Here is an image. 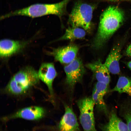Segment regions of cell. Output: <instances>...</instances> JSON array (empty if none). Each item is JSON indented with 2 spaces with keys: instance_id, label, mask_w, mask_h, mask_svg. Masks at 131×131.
<instances>
[{
  "instance_id": "obj_1",
  "label": "cell",
  "mask_w": 131,
  "mask_h": 131,
  "mask_svg": "<svg viewBox=\"0 0 131 131\" xmlns=\"http://www.w3.org/2000/svg\"><path fill=\"white\" fill-rule=\"evenodd\" d=\"M124 19L123 12L118 7L110 6L101 15L97 33L92 43L95 49L102 47L120 27Z\"/></svg>"
},
{
  "instance_id": "obj_2",
  "label": "cell",
  "mask_w": 131,
  "mask_h": 131,
  "mask_svg": "<svg viewBox=\"0 0 131 131\" xmlns=\"http://www.w3.org/2000/svg\"><path fill=\"white\" fill-rule=\"evenodd\" d=\"M70 0H63L54 4L37 3L33 4L2 15L0 19H3L17 16L35 18L51 14L61 17L66 13V7Z\"/></svg>"
},
{
  "instance_id": "obj_3",
  "label": "cell",
  "mask_w": 131,
  "mask_h": 131,
  "mask_svg": "<svg viewBox=\"0 0 131 131\" xmlns=\"http://www.w3.org/2000/svg\"><path fill=\"white\" fill-rule=\"evenodd\" d=\"M38 72L31 66L22 69L12 77L4 89L7 93L18 95L26 93L39 80Z\"/></svg>"
},
{
  "instance_id": "obj_4",
  "label": "cell",
  "mask_w": 131,
  "mask_h": 131,
  "mask_svg": "<svg viewBox=\"0 0 131 131\" xmlns=\"http://www.w3.org/2000/svg\"><path fill=\"white\" fill-rule=\"evenodd\" d=\"M95 6L81 1L75 4L70 14L68 22L71 27L81 28L85 30L90 28Z\"/></svg>"
},
{
  "instance_id": "obj_5",
  "label": "cell",
  "mask_w": 131,
  "mask_h": 131,
  "mask_svg": "<svg viewBox=\"0 0 131 131\" xmlns=\"http://www.w3.org/2000/svg\"><path fill=\"white\" fill-rule=\"evenodd\" d=\"M77 105L80 111L79 119L83 131H97L94 114L95 104L91 97L79 100Z\"/></svg>"
},
{
  "instance_id": "obj_6",
  "label": "cell",
  "mask_w": 131,
  "mask_h": 131,
  "mask_svg": "<svg viewBox=\"0 0 131 131\" xmlns=\"http://www.w3.org/2000/svg\"><path fill=\"white\" fill-rule=\"evenodd\" d=\"M64 70L66 75V83L70 87H73L81 81L85 72L82 60L77 57L65 66Z\"/></svg>"
},
{
  "instance_id": "obj_7",
  "label": "cell",
  "mask_w": 131,
  "mask_h": 131,
  "mask_svg": "<svg viewBox=\"0 0 131 131\" xmlns=\"http://www.w3.org/2000/svg\"><path fill=\"white\" fill-rule=\"evenodd\" d=\"M79 49L78 46L72 44L54 49L48 53L53 56L56 61L62 64H68L76 58Z\"/></svg>"
},
{
  "instance_id": "obj_8",
  "label": "cell",
  "mask_w": 131,
  "mask_h": 131,
  "mask_svg": "<svg viewBox=\"0 0 131 131\" xmlns=\"http://www.w3.org/2000/svg\"><path fill=\"white\" fill-rule=\"evenodd\" d=\"M45 114V111L42 107L33 106L21 109L12 115L4 117L3 119L6 121L21 118L29 120H37L43 117Z\"/></svg>"
},
{
  "instance_id": "obj_9",
  "label": "cell",
  "mask_w": 131,
  "mask_h": 131,
  "mask_svg": "<svg viewBox=\"0 0 131 131\" xmlns=\"http://www.w3.org/2000/svg\"><path fill=\"white\" fill-rule=\"evenodd\" d=\"M56 128L57 131H81L76 115L68 106H65V113Z\"/></svg>"
},
{
  "instance_id": "obj_10",
  "label": "cell",
  "mask_w": 131,
  "mask_h": 131,
  "mask_svg": "<svg viewBox=\"0 0 131 131\" xmlns=\"http://www.w3.org/2000/svg\"><path fill=\"white\" fill-rule=\"evenodd\" d=\"M38 74L39 79L46 85L50 94L53 96V82L57 74L54 64L52 63H42L39 68Z\"/></svg>"
},
{
  "instance_id": "obj_11",
  "label": "cell",
  "mask_w": 131,
  "mask_h": 131,
  "mask_svg": "<svg viewBox=\"0 0 131 131\" xmlns=\"http://www.w3.org/2000/svg\"><path fill=\"white\" fill-rule=\"evenodd\" d=\"M27 42L9 39L1 40L0 42V56L2 58L10 57L18 52L27 45Z\"/></svg>"
},
{
  "instance_id": "obj_12",
  "label": "cell",
  "mask_w": 131,
  "mask_h": 131,
  "mask_svg": "<svg viewBox=\"0 0 131 131\" xmlns=\"http://www.w3.org/2000/svg\"><path fill=\"white\" fill-rule=\"evenodd\" d=\"M121 44L118 43L111 49L104 63L110 73L114 74H119L120 72L119 61L122 56Z\"/></svg>"
},
{
  "instance_id": "obj_13",
  "label": "cell",
  "mask_w": 131,
  "mask_h": 131,
  "mask_svg": "<svg viewBox=\"0 0 131 131\" xmlns=\"http://www.w3.org/2000/svg\"><path fill=\"white\" fill-rule=\"evenodd\" d=\"M86 66L91 71L97 82L108 85L110 80V73L104 63L100 59L88 63Z\"/></svg>"
},
{
  "instance_id": "obj_14",
  "label": "cell",
  "mask_w": 131,
  "mask_h": 131,
  "mask_svg": "<svg viewBox=\"0 0 131 131\" xmlns=\"http://www.w3.org/2000/svg\"><path fill=\"white\" fill-rule=\"evenodd\" d=\"M99 127L101 131H129L126 123L114 111H112L109 115L108 122L99 124Z\"/></svg>"
},
{
  "instance_id": "obj_15",
  "label": "cell",
  "mask_w": 131,
  "mask_h": 131,
  "mask_svg": "<svg viewBox=\"0 0 131 131\" xmlns=\"http://www.w3.org/2000/svg\"><path fill=\"white\" fill-rule=\"evenodd\" d=\"M85 30L80 27H70L66 30L64 34L55 41L63 40L72 41L77 39H82L85 36Z\"/></svg>"
},
{
  "instance_id": "obj_16",
  "label": "cell",
  "mask_w": 131,
  "mask_h": 131,
  "mask_svg": "<svg viewBox=\"0 0 131 131\" xmlns=\"http://www.w3.org/2000/svg\"><path fill=\"white\" fill-rule=\"evenodd\" d=\"M120 93H125L131 96V78L124 76L120 77L117 84L111 90Z\"/></svg>"
},
{
  "instance_id": "obj_17",
  "label": "cell",
  "mask_w": 131,
  "mask_h": 131,
  "mask_svg": "<svg viewBox=\"0 0 131 131\" xmlns=\"http://www.w3.org/2000/svg\"><path fill=\"white\" fill-rule=\"evenodd\" d=\"M104 97L98 93L94 89L91 97L95 105L100 111L103 112L107 115L108 113L107 110L104 99Z\"/></svg>"
},
{
  "instance_id": "obj_18",
  "label": "cell",
  "mask_w": 131,
  "mask_h": 131,
  "mask_svg": "<svg viewBox=\"0 0 131 131\" xmlns=\"http://www.w3.org/2000/svg\"><path fill=\"white\" fill-rule=\"evenodd\" d=\"M94 89L98 93L104 96L108 91V84L103 82H97Z\"/></svg>"
},
{
  "instance_id": "obj_19",
  "label": "cell",
  "mask_w": 131,
  "mask_h": 131,
  "mask_svg": "<svg viewBox=\"0 0 131 131\" xmlns=\"http://www.w3.org/2000/svg\"><path fill=\"white\" fill-rule=\"evenodd\" d=\"M122 115L126 121L129 131H131V109L126 110Z\"/></svg>"
},
{
  "instance_id": "obj_20",
  "label": "cell",
  "mask_w": 131,
  "mask_h": 131,
  "mask_svg": "<svg viewBox=\"0 0 131 131\" xmlns=\"http://www.w3.org/2000/svg\"><path fill=\"white\" fill-rule=\"evenodd\" d=\"M126 54L128 56L131 57V43L127 48Z\"/></svg>"
},
{
  "instance_id": "obj_21",
  "label": "cell",
  "mask_w": 131,
  "mask_h": 131,
  "mask_svg": "<svg viewBox=\"0 0 131 131\" xmlns=\"http://www.w3.org/2000/svg\"><path fill=\"white\" fill-rule=\"evenodd\" d=\"M112 2H118L121 1H128L131 2V0H101Z\"/></svg>"
},
{
  "instance_id": "obj_22",
  "label": "cell",
  "mask_w": 131,
  "mask_h": 131,
  "mask_svg": "<svg viewBox=\"0 0 131 131\" xmlns=\"http://www.w3.org/2000/svg\"><path fill=\"white\" fill-rule=\"evenodd\" d=\"M126 65L128 68L131 70V61L127 62Z\"/></svg>"
}]
</instances>
